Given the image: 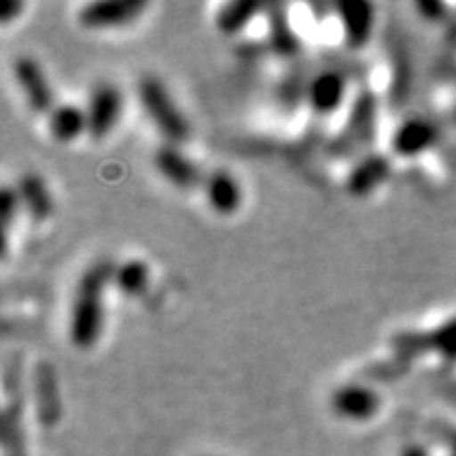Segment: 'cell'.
Segmentation results:
<instances>
[{
    "label": "cell",
    "mask_w": 456,
    "mask_h": 456,
    "mask_svg": "<svg viewBox=\"0 0 456 456\" xmlns=\"http://www.w3.org/2000/svg\"><path fill=\"white\" fill-rule=\"evenodd\" d=\"M138 94L146 114L157 125V129L165 135L167 144L175 146L180 142L188 140V135H191L188 121L184 118V114L180 112V108L175 106L169 91L165 89L161 78H157L155 74L142 77L138 83Z\"/></svg>",
    "instance_id": "3"
},
{
    "label": "cell",
    "mask_w": 456,
    "mask_h": 456,
    "mask_svg": "<svg viewBox=\"0 0 456 456\" xmlns=\"http://www.w3.org/2000/svg\"><path fill=\"white\" fill-rule=\"evenodd\" d=\"M13 77L20 85L21 94L34 112H51L53 110V91L38 66V61L30 55H20L13 61Z\"/></svg>",
    "instance_id": "7"
},
{
    "label": "cell",
    "mask_w": 456,
    "mask_h": 456,
    "mask_svg": "<svg viewBox=\"0 0 456 456\" xmlns=\"http://www.w3.org/2000/svg\"><path fill=\"white\" fill-rule=\"evenodd\" d=\"M24 397L13 395L4 399L3 406V448L4 456H26L24 437Z\"/></svg>",
    "instance_id": "18"
},
{
    "label": "cell",
    "mask_w": 456,
    "mask_h": 456,
    "mask_svg": "<svg viewBox=\"0 0 456 456\" xmlns=\"http://www.w3.org/2000/svg\"><path fill=\"white\" fill-rule=\"evenodd\" d=\"M205 197L209 208L220 216H231L241 208V186L226 169H214L205 180Z\"/></svg>",
    "instance_id": "15"
},
{
    "label": "cell",
    "mask_w": 456,
    "mask_h": 456,
    "mask_svg": "<svg viewBox=\"0 0 456 456\" xmlns=\"http://www.w3.org/2000/svg\"><path fill=\"white\" fill-rule=\"evenodd\" d=\"M17 195H20L21 208L32 220L43 222L53 214V197H51L47 184L37 171L21 174L20 182H17Z\"/></svg>",
    "instance_id": "16"
},
{
    "label": "cell",
    "mask_w": 456,
    "mask_h": 456,
    "mask_svg": "<svg viewBox=\"0 0 456 456\" xmlns=\"http://www.w3.org/2000/svg\"><path fill=\"white\" fill-rule=\"evenodd\" d=\"M123 110V94L117 85L100 83L89 98L87 108V134L102 140L110 134Z\"/></svg>",
    "instance_id": "6"
},
{
    "label": "cell",
    "mask_w": 456,
    "mask_h": 456,
    "mask_svg": "<svg viewBox=\"0 0 456 456\" xmlns=\"http://www.w3.org/2000/svg\"><path fill=\"white\" fill-rule=\"evenodd\" d=\"M391 175V161L380 152H370V155L362 157L353 165V169L346 174V191L353 197H368L385 184L387 178Z\"/></svg>",
    "instance_id": "13"
},
{
    "label": "cell",
    "mask_w": 456,
    "mask_h": 456,
    "mask_svg": "<svg viewBox=\"0 0 456 456\" xmlns=\"http://www.w3.org/2000/svg\"><path fill=\"white\" fill-rule=\"evenodd\" d=\"M376 123H379V102L372 91L362 89L353 102L342 129L330 142V157L346 159L368 148L376 138Z\"/></svg>",
    "instance_id": "2"
},
{
    "label": "cell",
    "mask_w": 456,
    "mask_h": 456,
    "mask_svg": "<svg viewBox=\"0 0 456 456\" xmlns=\"http://www.w3.org/2000/svg\"><path fill=\"white\" fill-rule=\"evenodd\" d=\"M155 167L165 180L171 182L175 188L191 191L201 182V171L186 155H182L180 148L174 144H163L155 151Z\"/></svg>",
    "instance_id": "14"
},
{
    "label": "cell",
    "mask_w": 456,
    "mask_h": 456,
    "mask_svg": "<svg viewBox=\"0 0 456 456\" xmlns=\"http://www.w3.org/2000/svg\"><path fill=\"white\" fill-rule=\"evenodd\" d=\"M21 208L20 195H17V188L13 186H3V192H0V218H3V254L7 256V235L11 222L15 220L17 209Z\"/></svg>",
    "instance_id": "22"
},
{
    "label": "cell",
    "mask_w": 456,
    "mask_h": 456,
    "mask_svg": "<svg viewBox=\"0 0 456 456\" xmlns=\"http://www.w3.org/2000/svg\"><path fill=\"white\" fill-rule=\"evenodd\" d=\"M117 265L110 258L91 262L78 279L70 309V340L78 349H89L100 338L104 322V289L114 279Z\"/></svg>",
    "instance_id": "1"
},
{
    "label": "cell",
    "mask_w": 456,
    "mask_h": 456,
    "mask_svg": "<svg viewBox=\"0 0 456 456\" xmlns=\"http://www.w3.org/2000/svg\"><path fill=\"white\" fill-rule=\"evenodd\" d=\"M416 9H419V13L427 21H433V24H440L448 17V4L444 3H429V0H425V3H416Z\"/></svg>",
    "instance_id": "24"
},
{
    "label": "cell",
    "mask_w": 456,
    "mask_h": 456,
    "mask_svg": "<svg viewBox=\"0 0 456 456\" xmlns=\"http://www.w3.org/2000/svg\"><path fill=\"white\" fill-rule=\"evenodd\" d=\"M114 283L125 296H140L151 281V269L144 260L129 258L114 269Z\"/></svg>",
    "instance_id": "21"
},
{
    "label": "cell",
    "mask_w": 456,
    "mask_h": 456,
    "mask_svg": "<svg viewBox=\"0 0 456 456\" xmlns=\"http://www.w3.org/2000/svg\"><path fill=\"white\" fill-rule=\"evenodd\" d=\"M49 131L57 142L77 140L87 131V112L74 104H60L49 112Z\"/></svg>",
    "instance_id": "19"
},
{
    "label": "cell",
    "mask_w": 456,
    "mask_h": 456,
    "mask_svg": "<svg viewBox=\"0 0 456 456\" xmlns=\"http://www.w3.org/2000/svg\"><path fill=\"white\" fill-rule=\"evenodd\" d=\"M393 351L402 359H414L423 353L437 355L456 362V317L444 322L442 326L427 330V332H402L391 340Z\"/></svg>",
    "instance_id": "4"
},
{
    "label": "cell",
    "mask_w": 456,
    "mask_h": 456,
    "mask_svg": "<svg viewBox=\"0 0 456 456\" xmlns=\"http://www.w3.org/2000/svg\"><path fill=\"white\" fill-rule=\"evenodd\" d=\"M148 7L146 0H95L78 9V24L89 30L121 28L135 21Z\"/></svg>",
    "instance_id": "5"
},
{
    "label": "cell",
    "mask_w": 456,
    "mask_h": 456,
    "mask_svg": "<svg viewBox=\"0 0 456 456\" xmlns=\"http://www.w3.org/2000/svg\"><path fill=\"white\" fill-rule=\"evenodd\" d=\"M266 13H269V49L283 60H292L300 53V38L285 15V7L271 4L266 7Z\"/></svg>",
    "instance_id": "17"
},
{
    "label": "cell",
    "mask_w": 456,
    "mask_h": 456,
    "mask_svg": "<svg viewBox=\"0 0 456 456\" xmlns=\"http://www.w3.org/2000/svg\"><path fill=\"white\" fill-rule=\"evenodd\" d=\"M345 41L351 49L366 47L374 32V4L366 0H342L336 4Z\"/></svg>",
    "instance_id": "11"
},
{
    "label": "cell",
    "mask_w": 456,
    "mask_h": 456,
    "mask_svg": "<svg viewBox=\"0 0 456 456\" xmlns=\"http://www.w3.org/2000/svg\"><path fill=\"white\" fill-rule=\"evenodd\" d=\"M21 9H24V4L17 3V0H4V3L0 4V21H3V24H9L13 17L20 15Z\"/></svg>",
    "instance_id": "25"
},
{
    "label": "cell",
    "mask_w": 456,
    "mask_h": 456,
    "mask_svg": "<svg viewBox=\"0 0 456 456\" xmlns=\"http://www.w3.org/2000/svg\"><path fill=\"white\" fill-rule=\"evenodd\" d=\"M262 11H266V4L262 3H249V0L226 3L216 13V28L222 34H226V37H235V34L245 30L249 21L258 13H262Z\"/></svg>",
    "instance_id": "20"
},
{
    "label": "cell",
    "mask_w": 456,
    "mask_h": 456,
    "mask_svg": "<svg viewBox=\"0 0 456 456\" xmlns=\"http://www.w3.org/2000/svg\"><path fill=\"white\" fill-rule=\"evenodd\" d=\"M346 95V77L340 70H322L306 83L305 98L309 102L311 110L322 117L336 112L345 102Z\"/></svg>",
    "instance_id": "10"
},
{
    "label": "cell",
    "mask_w": 456,
    "mask_h": 456,
    "mask_svg": "<svg viewBox=\"0 0 456 456\" xmlns=\"http://www.w3.org/2000/svg\"><path fill=\"white\" fill-rule=\"evenodd\" d=\"M4 393L7 397L20 395L21 393V355L20 353H11V357L4 363Z\"/></svg>",
    "instance_id": "23"
},
{
    "label": "cell",
    "mask_w": 456,
    "mask_h": 456,
    "mask_svg": "<svg viewBox=\"0 0 456 456\" xmlns=\"http://www.w3.org/2000/svg\"><path fill=\"white\" fill-rule=\"evenodd\" d=\"M437 140H440V131H437L436 123H431L425 117H412L395 129L391 138V151L397 157L412 159L431 151L437 144Z\"/></svg>",
    "instance_id": "9"
},
{
    "label": "cell",
    "mask_w": 456,
    "mask_h": 456,
    "mask_svg": "<svg viewBox=\"0 0 456 456\" xmlns=\"http://www.w3.org/2000/svg\"><path fill=\"white\" fill-rule=\"evenodd\" d=\"M32 395L37 406V419L45 427H53L61 419V397L57 387L55 370L49 362H37L32 370Z\"/></svg>",
    "instance_id": "8"
},
{
    "label": "cell",
    "mask_w": 456,
    "mask_h": 456,
    "mask_svg": "<svg viewBox=\"0 0 456 456\" xmlns=\"http://www.w3.org/2000/svg\"><path fill=\"white\" fill-rule=\"evenodd\" d=\"M402 456H427V450L420 448V446H410L403 450Z\"/></svg>",
    "instance_id": "26"
},
{
    "label": "cell",
    "mask_w": 456,
    "mask_h": 456,
    "mask_svg": "<svg viewBox=\"0 0 456 456\" xmlns=\"http://www.w3.org/2000/svg\"><path fill=\"white\" fill-rule=\"evenodd\" d=\"M332 410L346 420H370L380 410V395L363 385H345L332 393Z\"/></svg>",
    "instance_id": "12"
}]
</instances>
